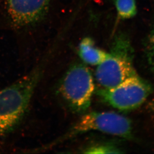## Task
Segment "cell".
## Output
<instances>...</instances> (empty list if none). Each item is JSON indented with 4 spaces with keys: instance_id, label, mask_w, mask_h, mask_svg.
<instances>
[{
    "instance_id": "cell-6",
    "label": "cell",
    "mask_w": 154,
    "mask_h": 154,
    "mask_svg": "<svg viewBox=\"0 0 154 154\" xmlns=\"http://www.w3.org/2000/svg\"><path fill=\"white\" fill-rule=\"evenodd\" d=\"M50 0H8L9 14L15 24L31 25L42 19L47 12Z\"/></svg>"
},
{
    "instance_id": "cell-10",
    "label": "cell",
    "mask_w": 154,
    "mask_h": 154,
    "mask_svg": "<svg viewBox=\"0 0 154 154\" xmlns=\"http://www.w3.org/2000/svg\"><path fill=\"white\" fill-rule=\"evenodd\" d=\"M147 50V60L154 72V25L149 35Z\"/></svg>"
},
{
    "instance_id": "cell-4",
    "label": "cell",
    "mask_w": 154,
    "mask_h": 154,
    "mask_svg": "<svg viewBox=\"0 0 154 154\" xmlns=\"http://www.w3.org/2000/svg\"><path fill=\"white\" fill-rule=\"evenodd\" d=\"M94 90L93 76L89 69L82 64L76 63L64 74L57 91L71 111L80 113L90 107Z\"/></svg>"
},
{
    "instance_id": "cell-8",
    "label": "cell",
    "mask_w": 154,
    "mask_h": 154,
    "mask_svg": "<svg viewBox=\"0 0 154 154\" xmlns=\"http://www.w3.org/2000/svg\"><path fill=\"white\" fill-rule=\"evenodd\" d=\"M115 5L120 19H131L136 15L135 0H115Z\"/></svg>"
},
{
    "instance_id": "cell-5",
    "label": "cell",
    "mask_w": 154,
    "mask_h": 154,
    "mask_svg": "<svg viewBox=\"0 0 154 154\" xmlns=\"http://www.w3.org/2000/svg\"><path fill=\"white\" fill-rule=\"evenodd\" d=\"M152 88L138 74L129 77L114 87L98 90L104 102L120 110H132L144 103L151 94Z\"/></svg>"
},
{
    "instance_id": "cell-1",
    "label": "cell",
    "mask_w": 154,
    "mask_h": 154,
    "mask_svg": "<svg viewBox=\"0 0 154 154\" xmlns=\"http://www.w3.org/2000/svg\"><path fill=\"white\" fill-rule=\"evenodd\" d=\"M50 58L45 57L29 72L0 90V137L14 131L26 115Z\"/></svg>"
},
{
    "instance_id": "cell-11",
    "label": "cell",
    "mask_w": 154,
    "mask_h": 154,
    "mask_svg": "<svg viewBox=\"0 0 154 154\" xmlns=\"http://www.w3.org/2000/svg\"><path fill=\"white\" fill-rule=\"evenodd\" d=\"M151 108L152 109H153V110L154 111V103L151 105Z\"/></svg>"
},
{
    "instance_id": "cell-7",
    "label": "cell",
    "mask_w": 154,
    "mask_h": 154,
    "mask_svg": "<svg viewBox=\"0 0 154 154\" xmlns=\"http://www.w3.org/2000/svg\"><path fill=\"white\" fill-rule=\"evenodd\" d=\"M79 51L80 58L91 66H99L109 56V53L95 47L94 41L89 38L82 40L79 45Z\"/></svg>"
},
{
    "instance_id": "cell-3",
    "label": "cell",
    "mask_w": 154,
    "mask_h": 154,
    "mask_svg": "<svg viewBox=\"0 0 154 154\" xmlns=\"http://www.w3.org/2000/svg\"><path fill=\"white\" fill-rule=\"evenodd\" d=\"M136 75L131 44L126 37L119 36L115 39L108 57L97 66L96 80L102 88H109Z\"/></svg>"
},
{
    "instance_id": "cell-9",
    "label": "cell",
    "mask_w": 154,
    "mask_h": 154,
    "mask_svg": "<svg viewBox=\"0 0 154 154\" xmlns=\"http://www.w3.org/2000/svg\"><path fill=\"white\" fill-rule=\"evenodd\" d=\"M120 149L115 146L108 144H96L86 149L84 153L86 154H110L121 153Z\"/></svg>"
},
{
    "instance_id": "cell-2",
    "label": "cell",
    "mask_w": 154,
    "mask_h": 154,
    "mask_svg": "<svg viewBox=\"0 0 154 154\" xmlns=\"http://www.w3.org/2000/svg\"><path fill=\"white\" fill-rule=\"evenodd\" d=\"M130 120L113 112H92L82 116L66 134L42 150L51 148L65 141L89 131H97L118 137L132 138Z\"/></svg>"
}]
</instances>
